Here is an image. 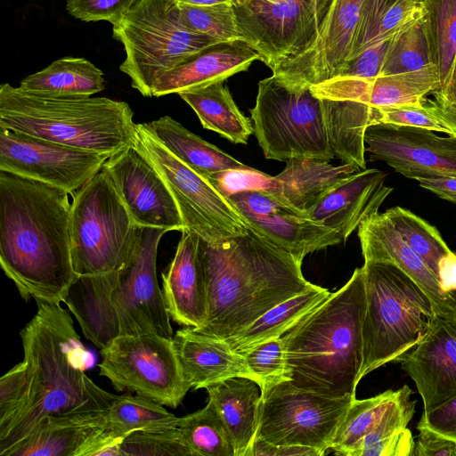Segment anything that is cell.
Returning <instances> with one entry per match:
<instances>
[{
    "label": "cell",
    "mask_w": 456,
    "mask_h": 456,
    "mask_svg": "<svg viewBox=\"0 0 456 456\" xmlns=\"http://www.w3.org/2000/svg\"><path fill=\"white\" fill-rule=\"evenodd\" d=\"M69 192L0 170V264L24 300L61 303L78 279Z\"/></svg>",
    "instance_id": "obj_1"
},
{
    "label": "cell",
    "mask_w": 456,
    "mask_h": 456,
    "mask_svg": "<svg viewBox=\"0 0 456 456\" xmlns=\"http://www.w3.org/2000/svg\"><path fill=\"white\" fill-rule=\"evenodd\" d=\"M37 311L20 331L28 373L26 402L0 428V455L29 436L49 417L102 413L116 395L97 386L86 373L94 362L61 303L37 301Z\"/></svg>",
    "instance_id": "obj_2"
},
{
    "label": "cell",
    "mask_w": 456,
    "mask_h": 456,
    "mask_svg": "<svg viewBox=\"0 0 456 456\" xmlns=\"http://www.w3.org/2000/svg\"><path fill=\"white\" fill-rule=\"evenodd\" d=\"M208 316L194 330L226 339L280 303L312 289L302 262L248 224L245 234L211 244L200 238Z\"/></svg>",
    "instance_id": "obj_3"
},
{
    "label": "cell",
    "mask_w": 456,
    "mask_h": 456,
    "mask_svg": "<svg viewBox=\"0 0 456 456\" xmlns=\"http://www.w3.org/2000/svg\"><path fill=\"white\" fill-rule=\"evenodd\" d=\"M254 134L268 159L334 158L366 168L364 135L376 109L354 101L318 97L288 89L274 76L258 83L250 109Z\"/></svg>",
    "instance_id": "obj_4"
},
{
    "label": "cell",
    "mask_w": 456,
    "mask_h": 456,
    "mask_svg": "<svg viewBox=\"0 0 456 456\" xmlns=\"http://www.w3.org/2000/svg\"><path fill=\"white\" fill-rule=\"evenodd\" d=\"M168 229L138 226L127 263L108 273L78 277L64 303L85 337L100 350L120 336L173 338L171 317L157 277V256Z\"/></svg>",
    "instance_id": "obj_5"
},
{
    "label": "cell",
    "mask_w": 456,
    "mask_h": 456,
    "mask_svg": "<svg viewBox=\"0 0 456 456\" xmlns=\"http://www.w3.org/2000/svg\"><path fill=\"white\" fill-rule=\"evenodd\" d=\"M365 303L362 266L281 336L291 384L328 397L355 395Z\"/></svg>",
    "instance_id": "obj_6"
},
{
    "label": "cell",
    "mask_w": 456,
    "mask_h": 456,
    "mask_svg": "<svg viewBox=\"0 0 456 456\" xmlns=\"http://www.w3.org/2000/svg\"><path fill=\"white\" fill-rule=\"evenodd\" d=\"M123 101L47 98L0 86V127L110 157L134 146L137 124Z\"/></svg>",
    "instance_id": "obj_7"
},
{
    "label": "cell",
    "mask_w": 456,
    "mask_h": 456,
    "mask_svg": "<svg viewBox=\"0 0 456 456\" xmlns=\"http://www.w3.org/2000/svg\"><path fill=\"white\" fill-rule=\"evenodd\" d=\"M365 312L360 380L414 347L436 314L425 292L388 262H364Z\"/></svg>",
    "instance_id": "obj_8"
},
{
    "label": "cell",
    "mask_w": 456,
    "mask_h": 456,
    "mask_svg": "<svg viewBox=\"0 0 456 456\" xmlns=\"http://www.w3.org/2000/svg\"><path fill=\"white\" fill-rule=\"evenodd\" d=\"M112 37L126 53L120 71L145 97L153 96L154 86L164 73L220 44L190 28L175 0H134L112 25Z\"/></svg>",
    "instance_id": "obj_9"
},
{
    "label": "cell",
    "mask_w": 456,
    "mask_h": 456,
    "mask_svg": "<svg viewBox=\"0 0 456 456\" xmlns=\"http://www.w3.org/2000/svg\"><path fill=\"white\" fill-rule=\"evenodd\" d=\"M137 225L102 168L73 194L70 210L72 264L78 277L121 269L134 248Z\"/></svg>",
    "instance_id": "obj_10"
},
{
    "label": "cell",
    "mask_w": 456,
    "mask_h": 456,
    "mask_svg": "<svg viewBox=\"0 0 456 456\" xmlns=\"http://www.w3.org/2000/svg\"><path fill=\"white\" fill-rule=\"evenodd\" d=\"M134 146L153 166L167 186L186 231L211 244L247 232V223L228 198L207 177L167 151L144 123L137 124Z\"/></svg>",
    "instance_id": "obj_11"
},
{
    "label": "cell",
    "mask_w": 456,
    "mask_h": 456,
    "mask_svg": "<svg viewBox=\"0 0 456 456\" xmlns=\"http://www.w3.org/2000/svg\"><path fill=\"white\" fill-rule=\"evenodd\" d=\"M100 352L99 374L118 391L134 392L175 409L191 389L173 338L154 333L120 336Z\"/></svg>",
    "instance_id": "obj_12"
},
{
    "label": "cell",
    "mask_w": 456,
    "mask_h": 456,
    "mask_svg": "<svg viewBox=\"0 0 456 456\" xmlns=\"http://www.w3.org/2000/svg\"><path fill=\"white\" fill-rule=\"evenodd\" d=\"M354 398L328 397L282 381L261 393L256 438L274 445L313 447L325 454Z\"/></svg>",
    "instance_id": "obj_13"
},
{
    "label": "cell",
    "mask_w": 456,
    "mask_h": 456,
    "mask_svg": "<svg viewBox=\"0 0 456 456\" xmlns=\"http://www.w3.org/2000/svg\"><path fill=\"white\" fill-rule=\"evenodd\" d=\"M332 0H241L235 4L243 40L273 70L315 37Z\"/></svg>",
    "instance_id": "obj_14"
},
{
    "label": "cell",
    "mask_w": 456,
    "mask_h": 456,
    "mask_svg": "<svg viewBox=\"0 0 456 456\" xmlns=\"http://www.w3.org/2000/svg\"><path fill=\"white\" fill-rule=\"evenodd\" d=\"M109 157L0 127V170L74 194Z\"/></svg>",
    "instance_id": "obj_15"
},
{
    "label": "cell",
    "mask_w": 456,
    "mask_h": 456,
    "mask_svg": "<svg viewBox=\"0 0 456 456\" xmlns=\"http://www.w3.org/2000/svg\"><path fill=\"white\" fill-rule=\"evenodd\" d=\"M362 0H332L314 40L273 69L288 89L301 92L341 74L349 60Z\"/></svg>",
    "instance_id": "obj_16"
},
{
    "label": "cell",
    "mask_w": 456,
    "mask_h": 456,
    "mask_svg": "<svg viewBox=\"0 0 456 456\" xmlns=\"http://www.w3.org/2000/svg\"><path fill=\"white\" fill-rule=\"evenodd\" d=\"M370 160H380L403 176H456V136L435 131L378 123L364 135Z\"/></svg>",
    "instance_id": "obj_17"
},
{
    "label": "cell",
    "mask_w": 456,
    "mask_h": 456,
    "mask_svg": "<svg viewBox=\"0 0 456 456\" xmlns=\"http://www.w3.org/2000/svg\"><path fill=\"white\" fill-rule=\"evenodd\" d=\"M250 225L298 261L314 251L343 242L339 232L286 205L261 189L226 196Z\"/></svg>",
    "instance_id": "obj_18"
},
{
    "label": "cell",
    "mask_w": 456,
    "mask_h": 456,
    "mask_svg": "<svg viewBox=\"0 0 456 456\" xmlns=\"http://www.w3.org/2000/svg\"><path fill=\"white\" fill-rule=\"evenodd\" d=\"M138 226L185 230L178 207L153 166L129 146L102 166Z\"/></svg>",
    "instance_id": "obj_19"
},
{
    "label": "cell",
    "mask_w": 456,
    "mask_h": 456,
    "mask_svg": "<svg viewBox=\"0 0 456 456\" xmlns=\"http://www.w3.org/2000/svg\"><path fill=\"white\" fill-rule=\"evenodd\" d=\"M428 412L456 395V318L435 314L424 336L396 360Z\"/></svg>",
    "instance_id": "obj_20"
},
{
    "label": "cell",
    "mask_w": 456,
    "mask_h": 456,
    "mask_svg": "<svg viewBox=\"0 0 456 456\" xmlns=\"http://www.w3.org/2000/svg\"><path fill=\"white\" fill-rule=\"evenodd\" d=\"M364 262H388L406 273L430 299L436 314L456 318V291L443 289L437 277L403 240L385 213L363 220L357 232Z\"/></svg>",
    "instance_id": "obj_21"
},
{
    "label": "cell",
    "mask_w": 456,
    "mask_h": 456,
    "mask_svg": "<svg viewBox=\"0 0 456 456\" xmlns=\"http://www.w3.org/2000/svg\"><path fill=\"white\" fill-rule=\"evenodd\" d=\"M439 86L438 69L430 64L415 71L373 77L338 76L311 86L310 90L318 97L354 101L380 109L422 105L426 96Z\"/></svg>",
    "instance_id": "obj_22"
},
{
    "label": "cell",
    "mask_w": 456,
    "mask_h": 456,
    "mask_svg": "<svg viewBox=\"0 0 456 456\" xmlns=\"http://www.w3.org/2000/svg\"><path fill=\"white\" fill-rule=\"evenodd\" d=\"M387 174L365 168L338 182L306 212L312 220L339 232L343 242L379 208L393 191L385 184Z\"/></svg>",
    "instance_id": "obj_23"
},
{
    "label": "cell",
    "mask_w": 456,
    "mask_h": 456,
    "mask_svg": "<svg viewBox=\"0 0 456 456\" xmlns=\"http://www.w3.org/2000/svg\"><path fill=\"white\" fill-rule=\"evenodd\" d=\"M200 237L186 230L167 271L162 273V291L171 319L181 325L201 328L208 316V297L199 252Z\"/></svg>",
    "instance_id": "obj_24"
},
{
    "label": "cell",
    "mask_w": 456,
    "mask_h": 456,
    "mask_svg": "<svg viewBox=\"0 0 456 456\" xmlns=\"http://www.w3.org/2000/svg\"><path fill=\"white\" fill-rule=\"evenodd\" d=\"M173 343L184 380L191 388L206 389L234 377L253 379L259 386L243 355L225 339L188 327L175 334Z\"/></svg>",
    "instance_id": "obj_25"
},
{
    "label": "cell",
    "mask_w": 456,
    "mask_h": 456,
    "mask_svg": "<svg viewBox=\"0 0 456 456\" xmlns=\"http://www.w3.org/2000/svg\"><path fill=\"white\" fill-rule=\"evenodd\" d=\"M255 61H259V54L245 42L214 45L164 73L154 86L153 96L179 94L225 81L246 71Z\"/></svg>",
    "instance_id": "obj_26"
},
{
    "label": "cell",
    "mask_w": 456,
    "mask_h": 456,
    "mask_svg": "<svg viewBox=\"0 0 456 456\" xmlns=\"http://www.w3.org/2000/svg\"><path fill=\"white\" fill-rule=\"evenodd\" d=\"M358 171L361 170L353 164L334 166L330 161L294 158L286 161L279 175L269 178L265 191L305 213L338 182Z\"/></svg>",
    "instance_id": "obj_27"
},
{
    "label": "cell",
    "mask_w": 456,
    "mask_h": 456,
    "mask_svg": "<svg viewBox=\"0 0 456 456\" xmlns=\"http://www.w3.org/2000/svg\"><path fill=\"white\" fill-rule=\"evenodd\" d=\"M206 390L227 430L234 456H251L259 422L260 387L253 379L234 377Z\"/></svg>",
    "instance_id": "obj_28"
},
{
    "label": "cell",
    "mask_w": 456,
    "mask_h": 456,
    "mask_svg": "<svg viewBox=\"0 0 456 456\" xmlns=\"http://www.w3.org/2000/svg\"><path fill=\"white\" fill-rule=\"evenodd\" d=\"M105 426V412L49 417L5 456H80L90 438Z\"/></svg>",
    "instance_id": "obj_29"
},
{
    "label": "cell",
    "mask_w": 456,
    "mask_h": 456,
    "mask_svg": "<svg viewBox=\"0 0 456 456\" xmlns=\"http://www.w3.org/2000/svg\"><path fill=\"white\" fill-rule=\"evenodd\" d=\"M144 125L167 151L207 178L230 170L253 169L189 131L169 116Z\"/></svg>",
    "instance_id": "obj_30"
},
{
    "label": "cell",
    "mask_w": 456,
    "mask_h": 456,
    "mask_svg": "<svg viewBox=\"0 0 456 456\" xmlns=\"http://www.w3.org/2000/svg\"><path fill=\"white\" fill-rule=\"evenodd\" d=\"M19 87L47 98H86L105 88L103 72L82 57H62L23 78Z\"/></svg>",
    "instance_id": "obj_31"
},
{
    "label": "cell",
    "mask_w": 456,
    "mask_h": 456,
    "mask_svg": "<svg viewBox=\"0 0 456 456\" xmlns=\"http://www.w3.org/2000/svg\"><path fill=\"white\" fill-rule=\"evenodd\" d=\"M196 113L202 126L233 143L247 144L253 124L237 107L224 81L178 94Z\"/></svg>",
    "instance_id": "obj_32"
},
{
    "label": "cell",
    "mask_w": 456,
    "mask_h": 456,
    "mask_svg": "<svg viewBox=\"0 0 456 456\" xmlns=\"http://www.w3.org/2000/svg\"><path fill=\"white\" fill-rule=\"evenodd\" d=\"M330 294L328 289L314 285L280 303L246 329L225 340L235 352L242 354L260 343L281 337Z\"/></svg>",
    "instance_id": "obj_33"
},
{
    "label": "cell",
    "mask_w": 456,
    "mask_h": 456,
    "mask_svg": "<svg viewBox=\"0 0 456 456\" xmlns=\"http://www.w3.org/2000/svg\"><path fill=\"white\" fill-rule=\"evenodd\" d=\"M395 230L441 280L456 265V255L444 242L438 230L409 209L394 207L384 212Z\"/></svg>",
    "instance_id": "obj_34"
},
{
    "label": "cell",
    "mask_w": 456,
    "mask_h": 456,
    "mask_svg": "<svg viewBox=\"0 0 456 456\" xmlns=\"http://www.w3.org/2000/svg\"><path fill=\"white\" fill-rule=\"evenodd\" d=\"M164 405L142 395H116L105 411L107 426L122 436L134 431L160 432L177 427L179 418Z\"/></svg>",
    "instance_id": "obj_35"
},
{
    "label": "cell",
    "mask_w": 456,
    "mask_h": 456,
    "mask_svg": "<svg viewBox=\"0 0 456 456\" xmlns=\"http://www.w3.org/2000/svg\"><path fill=\"white\" fill-rule=\"evenodd\" d=\"M398 394L399 389H388L367 399L354 398L337 428L330 450L338 455L353 456Z\"/></svg>",
    "instance_id": "obj_36"
},
{
    "label": "cell",
    "mask_w": 456,
    "mask_h": 456,
    "mask_svg": "<svg viewBox=\"0 0 456 456\" xmlns=\"http://www.w3.org/2000/svg\"><path fill=\"white\" fill-rule=\"evenodd\" d=\"M422 1L431 60L438 69L441 88L449 77L456 55V0Z\"/></svg>",
    "instance_id": "obj_37"
},
{
    "label": "cell",
    "mask_w": 456,
    "mask_h": 456,
    "mask_svg": "<svg viewBox=\"0 0 456 456\" xmlns=\"http://www.w3.org/2000/svg\"><path fill=\"white\" fill-rule=\"evenodd\" d=\"M177 428L192 456H234L227 430L215 405L179 418Z\"/></svg>",
    "instance_id": "obj_38"
},
{
    "label": "cell",
    "mask_w": 456,
    "mask_h": 456,
    "mask_svg": "<svg viewBox=\"0 0 456 456\" xmlns=\"http://www.w3.org/2000/svg\"><path fill=\"white\" fill-rule=\"evenodd\" d=\"M430 64L433 63L423 18L388 41L379 76L415 71Z\"/></svg>",
    "instance_id": "obj_39"
},
{
    "label": "cell",
    "mask_w": 456,
    "mask_h": 456,
    "mask_svg": "<svg viewBox=\"0 0 456 456\" xmlns=\"http://www.w3.org/2000/svg\"><path fill=\"white\" fill-rule=\"evenodd\" d=\"M179 7L185 24L192 30L212 37L219 43L244 42L233 5L179 4Z\"/></svg>",
    "instance_id": "obj_40"
},
{
    "label": "cell",
    "mask_w": 456,
    "mask_h": 456,
    "mask_svg": "<svg viewBox=\"0 0 456 456\" xmlns=\"http://www.w3.org/2000/svg\"><path fill=\"white\" fill-rule=\"evenodd\" d=\"M241 354L257 378L261 393L282 381H289L281 337L260 343Z\"/></svg>",
    "instance_id": "obj_41"
},
{
    "label": "cell",
    "mask_w": 456,
    "mask_h": 456,
    "mask_svg": "<svg viewBox=\"0 0 456 456\" xmlns=\"http://www.w3.org/2000/svg\"><path fill=\"white\" fill-rule=\"evenodd\" d=\"M192 456L179 428L160 432L134 431L120 444L119 456Z\"/></svg>",
    "instance_id": "obj_42"
},
{
    "label": "cell",
    "mask_w": 456,
    "mask_h": 456,
    "mask_svg": "<svg viewBox=\"0 0 456 456\" xmlns=\"http://www.w3.org/2000/svg\"><path fill=\"white\" fill-rule=\"evenodd\" d=\"M28 390V368L22 361L0 379V428L4 427L22 408Z\"/></svg>",
    "instance_id": "obj_43"
},
{
    "label": "cell",
    "mask_w": 456,
    "mask_h": 456,
    "mask_svg": "<svg viewBox=\"0 0 456 456\" xmlns=\"http://www.w3.org/2000/svg\"><path fill=\"white\" fill-rule=\"evenodd\" d=\"M425 13L426 9L422 0H396L381 19L370 46L390 40L396 34L423 19Z\"/></svg>",
    "instance_id": "obj_44"
},
{
    "label": "cell",
    "mask_w": 456,
    "mask_h": 456,
    "mask_svg": "<svg viewBox=\"0 0 456 456\" xmlns=\"http://www.w3.org/2000/svg\"><path fill=\"white\" fill-rule=\"evenodd\" d=\"M377 110V123L425 128L451 134V132L426 107L422 105H401Z\"/></svg>",
    "instance_id": "obj_45"
},
{
    "label": "cell",
    "mask_w": 456,
    "mask_h": 456,
    "mask_svg": "<svg viewBox=\"0 0 456 456\" xmlns=\"http://www.w3.org/2000/svg\"><path fill=\"white\" fill-rule=\"evenodd\" d=\"M134 0H67L69 15L85 22L108 21L116 24Z\"/></svg>",
    "instance_id": "obj_46"
},
{
    "label": "cell",
    "mask_w": 456,
    "mask_h": 456,
    "mask_svg": "<svg viewBox=\"0 0 456 456\" xmlns=\"http://www.w3.org/2000/svg\"><path fill=\"white\" fill-rule=\"evenodd\" d=\"M396 0H362L360 18L349 61L369 48L375 38L381 19Z\"/></svg>",
    "instance_id": "obj_47"
},
{
    "label": "cell",
    "mask_w": 456,
    "mask_h": 456,
    "mask_svg": "<svg viewBox=\"0 0 456 456\" xmlns=\"http://www.w3.org/2000/svg\"><path fill=\"white\" fill-rule=\"evenodd\" d=\"M271 175L253 169L230 170L208 178L224 196L250 189L265 190Z\"/></svg>",
    "instance_id": "obj_48"
},
{
    "label": "cell",
    "mask_w": 456,
    "mask_h": 456,
    "mask_svg": "<svg viewBox=\"0 0 456 456\" xmlns=\"http://www.w3.org/2000/svg\"><path fill=\"white\" fill-rule=\"evenodd\" d=\"M388 41L377 43L367 48L356 58L347 61L339 76L357 77L379 76Z\"/></svg>",
    "instance_id": "obj_49"
},
{
    "label": "cell",
    "mask_w": 456,
    "mask_h": 456,
    "mask_svg": "<svg viewBox=\"0 0 456 456\" xmlns=\"http://www.w3.org/2000/svg\"><path fill=\"white\" fill-rule=\"evenodd\" d=\"M417 427L456 441V395L428 412H423Z\"/></svg>",
    "instance_id": "obj_50"
},
{
    "label": "cell",
    "mask_w": 456,
    "mask_h": 456,
    "mask_svg": "<svg viewBox=\"0 0 456 456\" xmlns=\"http://www.w3.org/2000/svg\"><path fill=\"white\" fill-rule=\"evenodd\" d=\"M419 435L412 456H456V441L425 427H417Z\"/></svg>",
    "instance_id": "obj_51"
},
{
    "label": "cell",
    "mask_w": 456,
    "mask_h": 456,
    "mask_svg": "<svg viewBox=\"0 0 456 456\" xmlns=\"http://www.w3.org/2000/svg\"><path fill=\"white\" fill-rule=\"evenodd\" d=\"M319 456L324 455L320 450L302 445H274L260 438H256L251 456Z\"/></svg>",
    "instance_id": "obj_52"
},
{
    "label": "cell",
    "mask_w": 456,
    "mask_h": 456,
    "mask_svg": "<svg viewBox=\"0 0 456 456\" xmlns=\"http://www.w3.org/2000/svg\"><path fill=\"white\" fill-rule=\"evenodd\" d=\"M419 186L456 204V176H428L416 179Z\"/></svg>",
    "instance_id": "obj_53"
},
{
    "label": "cell",
    "mask_w": 456,
    "mask_h": 456,
    "mask_svg": "<svg viewBox=\"0 0 456 456\" xmlns=\"http://www.w3.org/2000/svg\"><path fill=\"white\" fill-rule=\"evenodd\" d=\"M422 104L442 125L450 130V135L456 136V104L427 97L423 100Z\"/></svg>",
    "instance_id": "obj_54"
},
{
    "label": "cell",
    "mask_w": 456,
    "mask_h": 456,
    "mask_svg": "<svg viewBox=\"0 0 456 456\" xmlns=\"http://www.w3.org/2000/svg\"><path fill=\"white\" fill-rule=\"evenodd\" d=\"M432 94L437 100L456 104V55L445 84Z\"/></svg>",
    "instance_id": "obj_55"
},
{
    "label": "cell",
    "mask_w": 456,
    "mask_h": 456,
    "mask_svg": "<svg viewBox=\"0 0 456 456\" xmlns=\"http://www.w3.org/2000/svg\"><path fill=\"white\" fill-rule=\"evenodd\" d=\"M241 0H175L179 4H190V5H214V4H230L235 5Z\"/></svg>",
    "instance_id": "obj_56"
}]
</instances>
